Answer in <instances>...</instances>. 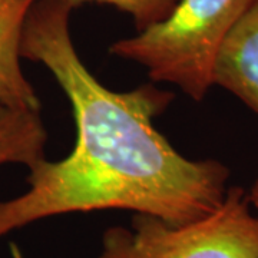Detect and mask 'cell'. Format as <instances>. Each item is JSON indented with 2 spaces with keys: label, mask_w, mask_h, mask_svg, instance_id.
<instances>
[{
  "label": "cell",
  "mask_w": 258,
  "mask_h": 258,
  "mask_svg": "<svg viewBox=\"0 0 258 258\" xmlns=\"http://www.w3.org/2000/svg\"><path fill=\"white\" fill-rule=\"evenodd\" d=\"M35 0H0V103L40 111V101L20 68L25 20Z\"/></svg>",
  "instance_id": "5b68a950"
},
{
  "label": "cell",
  "mask_w": 258,
  "mask_h": 258,
  "mask_svg": "<svg viewBox=\"0 0 258 258\" xmlns=\"http://www.w3.org/2000/svg\"><path fill=\"white\" fill-rule=\"evenodd\" d=\"M46 138L39 112L0 103V165L33 166L45 159Z\"/></svg>",
  "instance_id": "8992f818"
},
{
  "label": "cell",
  "mask_w": 258,
  "mask_h": 258,
  "mask_svg": "<svg viewBox=\"0 0 258 258\" xmlns=\"http://www.w3.org/2000/svg\"><path fill=\"white\" fill-rule=\"evenodd\" d=\"M242 188H230L203 218L172 224L134 214L132 227H111L98 258H258V217Z\"/></svg>",
  "instance_id": "3957f363"
},
{
  "label": "cell",
  "mask_w": 258,
  "mask_h": 258,
  "mask_svg": "<svg viewBox=\"0 0 258 258\" xmlns=\"http://www.w3.org/2000/svg\"><path fill=\"white\" fill-rule=\"evenodd\" d=\"M212 83L234 93L258 115V0H252L222 42Z\"/></svg>",
  "instance_id": "277c9868"
},
{
  "label": "cell",
  "mask_w": 258,
  "mask_h": 258,
  "mask_svg": "<svg viewBox=\"0 0 258 258\" xmlns=\"http://www.w3.org/2000/svg\"><path fill=\"white\" fill-rule=\"evenodd\" d=\"M72 8L82 3L95 2L102 5H109L118 10L128 13L134 19L138 30L148 28L164 19L172 10L178 0H60Z\"/></svg>",
  "instance_id": "52a82bcc"
},
{
  "label": "cell",
  "mask_w": 258,
  "mask_h": 258,
  "mask_svg": "<svg viewBox=\"0 0 258 258\" xmlns=\"http://www.w3.org/2000/svg\"><path fill=\"white\" fill-rule=\"evenodd\" d=\"M248 200H249V203L252 204L255 208H258V178H257V181L254 182V185H252L251 191H249Z\"/></svg>",
  "instance_id": "ba28073f"
},
{
  "label": "cell",
  "mask_w": 258,
  "mask_h": 258,
  "mask_svg": "<svg viewBox=\"0 0 258 258\" xmlns=\"http://www.w3.org/2000/svg\"><path fill=\"white\" fill-rule=\"evenodd\" d=\"M72 9L60 0H35L20 55L55 76L72 103L78 139L69 157L30 166L28 191L0 203V238L71 212L126 210L184 224L215 211L228 191V168L182 157L158 132L152 119L172 93L151 85L113 92L95 79L71 37Z\"/></svg>",
  "instance_id": "6da1fadb"
},
{
  "label": "cell",
  "mask_w": 258,
  "mask_h": 258,
  "mask_svg": "<svg viewBox=\"0 0 258 258\" xmlns=\"http://www.w3.org/2000/svg\"><path fill=\"white\" fill-rule=\"evenodd\" d=\"M252 0H178L159 22L115 42L112 55L147 68L151 79L203 101L222 42Z\"/></svg>",
  "instance_id": "7a4b0ae2"
}]
</instances>
